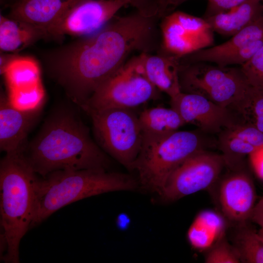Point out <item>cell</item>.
<instances>
[{
  "label": "cell",
  "instance_id": "obj_1",
  "mask_svg": "<svg viewBox=\"0 0 263 263\" xmlns=\"http://www.w3.org/2000/svg\"><path fill=\"white\" fill-rule=\"evenodd\" d=\"M159 21L158 16L146 17L136 11L115 16L95 33L43 53L47 72L80 107L131 54L158 50Z\"/></svg>",
  "mask_w": 263,
  "mask_h": 263
},
{
  "label": "cell",
  "instance_id": "obj_2",
  "mask_svg": "<svg viewBox=\"0 0 263 263\" xmlns=\"http://www.w3.org/2000/svg\"><path fill=\"white\" fill-rule=\"evenodd\" d=\"M35 171L42 177L59 170H107V154L94 140L76 112L60 108L45 119L23 151Z\"/></svg>",
  "mask_w": 263,
  "mask_h": 263
},
{
  "label": "cell",
  "instance_id": "obj_3",
  "mask_svg": "<svg viewBox=\"0 0 263 263\" xmlns=\"http://www.w3.org/2000/svg\"><path fill=\"white\" fill-rule=\"evenodd\" d=\"M38 175L23 152L6 153L0 160V258L5 263H19L20 242L35 216Z\"/></svg>",
  "mask_w": 263,
  "mask_h": 263
},
{
  "label": "cell",
  "instance_id": "obj_4",
  "mask_svg": "<svg viewBox=\"0 0 263 263\" xmlns=\"http://www.w3.org/2000/svg\"><path fill=\"white\" fill-rule=\"evenodd\" d=\"M135 179L105 169L59 170L39 178L32 227L63 207L77 201L109 192L132 190Z\"/></svg>",
  "mask_w": 263,
  "mask_h": 263
},
{
  "label": "cell",
  "instance_id": "obj_5",
  "mask_svg": "<svg viewBox=\"0 0 263 263\" xmlns=\"http://www.w3.org/2000/svg\"><path fill=\"white\" fill-rule=\"evenodd\" d=\"M197 132L177 131L160 135L143 132L140 152L132 169L146 188L160 194L172 173L188 158L205 150Z\"/></svg>",
  "mask_w": 263,
  "mask_h": 263
},
{
  "label": "cell",
  "instance_id": "obj_6",
  "mask_svg": "<svg viewBox=\"0 0 263 263\" xmlns=\"http://www.w3.org/2000/svg\"><path fill=\"white\" fill-rule=\"evenodd\" d=\"M179 63L181 92L201 95L231 110L243 99L250 86L240 67L207 62Z\"/></svg>",
  "mask_w": 263,
  "mask_h": 263
},
{
  "label": "cell",
  "instance_id": "obj_7",
  "mask_svg": "<svg viewBox=\"0 0 263 263\" xmlns=\"http://www.w3.org/2000/svg\"><path fill=\"white\" fill-rule=\"evenodd\" d=\"M90 117L95 141L107 153L132 169L143 137L139 116L130 109H85Z\"/></svg>",
  "mask_w": 263,
  "mask_h": 263
},
{
  "label": "cell",
  "instance_id": "obj_8",
  "mask_svg": "<svg viewBox=\"0 0 263 263\" xmlns=\"http://www.w3.org/2000/svg\"><path fill=\"white\" fill-rule=\"evenodd\" d=\"M160 92L148 79L134 56L100 85L80 108L83 110L132 109L156 99Z\"/></svg>",
  "mask_w": 263,
  "mask_h": 263
},
{
  "label": "cell",
  "instance_id": "obj_9",
  "mask_svg": "<svg viewBox=\"0 0 263 263\" xmlns=\"http://www.w3.org/2000/svg\"><path fill=\"white\" fill-rule=\"evenodd\" d=\"M159 28L158 50L178 57L208 48L214 41V31L204 18L183 11H173L162 17Z\"/></svg>",
  "mask_w": 263,
  "mask_h": 263
},
{
  "label": "cell",
  "instance_id": "obj_10",
  "mask_svg": "<svg viewBox=\"0 0 263 263\" xmlns=\"http://www.w3.org/2000/svg\"><path fill=\"white\" fill-rule=\"evenodd\" d=\"M224 167L222 154L201 150L172 173L159 195L164 201L172 202L205 189L216 182Z\"/></svg>",
  "mask_w": 263,
  "mask_h": 263
},
{
  "label": "cell",
  "instance_id": "obj_11",
  "mask_svg": "<svg viewBox=\"0 0 263 263\" xmlns=\"http://www.w3.org/2000/svg\"><path fill=\"white\" fill-rule=\"evenodd\" d=\"M125 5L117 0H80L60 19L45 29L47 38L90 35L106 25Z\"/></svg>",
  "mask_w": 263,
  "mask_h": 263
},
{
  "label": "cell",
  "instance_id": "obj_12",
  "mask_svg": "<svg viewBox=\"0 0 263 263\" xmlns=\"http://www.w3.org/2000/svg\"><path fill=\"white\" fill-rule=\"evenodd\" d=\"M170 104L185 124L195 125L206 133H219L240 123L233 111L198 94L181 92L170 98Z\"/></svg>",
  "mask_w": 263,
  "mask_h": 263
},
{
  "label": "cell",
  "instance_id": "obj_13",
  "mask_svg": "<svg viewBox=\"0 0 263 263\" xmlns=\"http://www.w3.org/2000/svg\"><path fill=\"white\" fill-rule=\"evenodd\" d=\"M234 171L221 182L219 200L223 214L237 226L250 220L256 203V190L248 174L241 169Z\"/></svg>",
  "mask_w": 263,
  "mask_h": 263
},
{
  "label": "cell",
  "instance_id": "obj_14",
  "mask_svg": "<svg viewBox=\"0 0 263 263\" xmlns=\"http://www.w3.org/2000/svg\"><path fill=\"white\" fill-rule=\"evenodd\" d=\"M41 107L22 110L14 106L2 91L0 96V150L6 153L23 152L29 132L39 119Z\"/></svg>",
  "mask_w": 263,
  "mask_h": 263
},
{
  "label": "cell",
  "instance_id": "obj_15",
  "mask_svg": "<svg viewBox=\"0 0 263 263\" xmlns=\"http://www.w3.org/2000/svg\"><path fill=\"white\" fill-rule=\"evenodd\" d=\"M148 79L160 92L172 98L181 93L179 58L161 51L136 56Z\"/></svg>",
  "mask_w": 263,
  "mask_h": 263
},
{
  "label": "cell",
  "instance_id": "obj_16",
  "mask_svg": "<svg viewBox=\"0 0 263 263\" xmlns=\"http://www.w3.org/2000/svg\"><path fill=\"white\" fill-rule=\"evenodd\" d=\"M80 0H17L8 16L46 29L60 19Z\"/></svg>",
  "mask_w": 263,
  "mask_h": 263
},
{
  "label": "cell",
  "instance_id": "obj_17",
  "mask_svg": "<svg viewBox=\"0 0 263 263\" xmlns=\"http://www.w3.org/2000/svg\"><path fill=\"white\" fill-rule=\"evenodd\" d=\"M45 38L46 33L43 28L0 14V49L2 53H18Z\"/></svg>",
  "mask_w": 263,
  "mask_h": 263
},
{
  "label": "cell",
  "instance_id": "obj_18",
  "mask_svg": "<svg viewBox=\"0 0 263 263\" xmlns=\"http://www.w3.org/2000/svg\"><path fill=\"white\" fill-rule=\"evenodd\" d=\"M263 14V5L258 0H246L229 10L204 18L214 32L232 36Z\"/></svg>",
  "mask_w": 263,
  "mask_h": 263
},
{
  "label": "cell",
  "instance_id": "obj_19",
  "mask_svg": "<svg viewBox=\"0 0 263 263\" xmlns=\"http://www.w3.org/2000/svg\"><path fill=\"white\" fill-rule=\"evenodd\" d=\"M0 69L8 92L30 90L42 85L39 64L33 57L10 55Z\"/></svg>",
  "mask_w": 263,
  "mask_h": 263
},
{
  "label": "cell",
  "instance_id": "obj_20",
  "mask_svg": "<svg viewBox=\"0 0 263 263\" xmlns=\"http://www.w3.org/2000/svg\"><path fill=\"white\" fill-rule=\"evenodd\" d=\"M263 39V14L256 20L232 36L228 41L184 56L186 62H199L203 58L229 51L244 49L253 43Z\"/></svg>",
  "mask_w": 263,
  "mask_h": 263
},
{
  "label": "cell",
  "instance_id": "obj_21",
  "mask_svg": "<svg viewBox=\"0 0 263 263\" xmlns=\"http://www.w3.org/2000/svg\"><path fill=\"white\" fill-rule=\"evenodd\" d=\"M225 226L224 219L218 213L211 210L203 211L190 226L188 239L196 249L208 248L224 235Z\"/></svg>",
  "mask_w": 263,
  "mask_h": 263
},
{
  "label": "cell",
  "instance_id": "obj_22",
  "mask_svg": "<svg viewBox=\"0 0 263 263\" xmlns=\"http://www.w3.org/2000/svg\"><path fill=\"white\" fill-rule=\"evenodd\" d=\"M138 116L144 133L169 134L185 125L178 113L171 107L158 106L147 109Z\"/></svg>",
  "mask_w": 263,
  "mask_h": 263
},
{
  "label": "cell",
  "instance_id": "obj_23",
  "mask_svg": "<svg viewBox=\"0 0 263 263\" xmlns=\"http://www.w3.org/2000/svg\"><path fill=\"white\" fill-rule=\"evenodd\" d=\"M219 133L218 144L226 166L232 170H240L246 156L258 149L247 141L230 133L224 129Z\"/></svg>",
  "mask_w": 263,
  "mask_h": 263
},
{
  "label": "cell",
  "instance_id": "obj_24",
  "mask_svg": "<svg viewBox=\"0 0 263 263\" xmlns=\"http://www.w3.org/2000/svg\"><path fill=\"white\" fill-rule=\"evenodd\" d=\"M233 245L241 263H263V242L247 223L237 225Z\"/></svg>",
  "mask_w": 263,
  "mask_h": 263
},
{
  "label": "cell",
  "instance_id": "obj_25",
  "mask_svg": "<svg viewBox=\"0 0 263 263\" xmlns=\"http://www.w3.org/2000/svg\"><path fill=\"white\" fill-rule=\"evenodd\" d=\"M233 111L240 122L249 124L263 133V90L250 86Z\"/></svg>",
  "mask_w": 263,
  "mask_h": 263
},
{
  "label": "cell",
  "instance_id": "obj_26",
  "mask_svg": "<svg viewBox=\"0 0 263 263\" xmlns=\"http://www.w3.org/2000/svg\"><path fill=\"white\" fill-rule=\"evenodd\" d=\"M205 257L206 263H241L239 255L223 235L209 247Z\"/></svg>",
  "mask_w": 263,
  "mask_h": 263
},
{
  "label": "cell",
  "instance_id": "obj_27",
  "mask_svg": "<svg viewBox=\"0 0 263 263\" xmlns=\"http://www.w3.org/2000/svg\"><path fill=\"white\" fill-rule=\"evenodd\" d=\"M8 97L16 108L22 110H29L41 107L45 96L42 86L24 92L8 93Z\"/></svg>",
  "mask_w": 263,
  "mask_h": 263
},
{
  "label": "cell",
  "instance_id": "obj_28",
  "mask_svg": "<svg viewBox=\"0 0 263 263\" xmlns=\"http://www.w3.org/2000/svg\"><path fill=\"white\" fill-rule=\"evenodd\" d=\"M240 67L250 86L263 90V46Z\"/></svg>",
  "mask_w": 263,
  "mask_h": 263
},
{
  "label": "cell",
  "instance_id": "obj_29",
  "mask_svg": "<svg viewBox=\"0 0 263 263\" xmlns=\"http://www.w3.org/2000/svg\"><path fill=\"white\" fill-rule=\"evenodd\" d=\"M130 5L146 17L158 16V0H117Z\"/></svg>",
  "mask_w": 263,
  "mask_h": 263
},
{
  "label": "cell",
  "instance_id": "obj_30",
  "mask_svg": "<svg viewBox=\"0 0 263 263\" xmlns=\"http://www.w3.org/2000/svg\"><path fill=\"white\" fill-rule=\"evenodd\" d=\"M207 4L204 18L227 11L246 0H207Z\"/></svg>",
  "mask_w": 263,
  "mask_h": 263
},
{
  "label": "cell",
  "instance_id": "obj_31",
  "mask_svg": "<svg viewBox=\"0 0 263 263\" xmlns=\"http://www.w3.org/2000/svg\"><path fill=\"white\" fill-rule=\"evenodd\" d=\"M249 157L256 175L263 180V146L250 154Z\"/></svg>",
  "mask_w": 263,
  "mask_h": 263
},
{
  "label": "cell",
  "instance_id": "obj_32",
  "mask_svg": "<svg viewBox=\"0 0 263 263\" xmlns=\"http://www.w3.org/2000/svg\"><path fill=\"white\" fill-rule=\"evenodd\" d=\"M189 0H158V16L160 19L164 16L173 12V10L181 4Z\"/></svg>",
  "mask_w": 263,
  "mask_h": 263
},
{
  "label": "cell",
  "instance_id": "obj_33",
  "mask_svg": "<svg viewBox=\"0 0 263 263\" xmlns=\"http://www.w3.org/2000/svg\"><path fill=\"white\" fill-rule=\"evenodd\" d=\"M250 220L260 226L263 224V196L256 203Z\"/></svg>",
  "mask_w": 263,
  "mask_h": 263
},
{
  "label": "cell",
  "instance_id": "obj_34",
  "mask_svg": "<svg viewBox=\"0 0 263 263\" xmlns=\"http://www.w3.org/2000/svg\"><path fill=\"white\" fill-rule=\"evenodd\" d=\"M129 218L126 214L119 215L117 219V224L120 228L125 229L127 228L129 224Z\"/></svg>",
  "mask_w": 263,
  "mask_h": 263
},
{
  "label": "cell",
  "instance_id": "obj_35",
  "mask_svg": "<svg viewBox=\"0 0 263 263\" xmlns=\"http://www.w3.org/2000/svg\"><path fill=\"white\" fill-rule=\"evenodd\" d=\"M257 234L259 238L263 242V227L260 228L259 230L257 232Z\"/></svg>",
  "mask_w": 263,
  "mask_h": 263
},
{
  "label": "cell",
  "instance_id": "obj_36",
  "mask_svg": "<svg viewBox=\"0 0 263 263\" xmlns=\"http://www.w3.org/2000/svg\"><path fill=\"white\" fill-rule=\"evenodd\" d=\"M260 227H263V224L260 226Z\"/></svg>",
  "mask_w": 263,
  "mask_h": 263
},
{
  "label": "cell",
  "instance_id": "obj_37",
  "mask_svg": "<svg viewBox=\"0 0 263 263\" xmlns=\"http://www.w3.org/2000/svg\"><path fill=\"white\" fill-rule=\"evenodd\" d=\"M259 0V1H261H261H263V0Z\"/></svg>",
  "mask_w": 263,
  "mask_h": 263
}]
</instances>
